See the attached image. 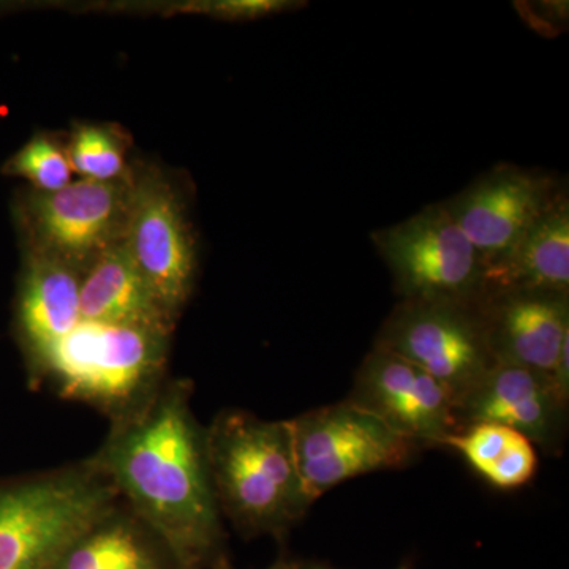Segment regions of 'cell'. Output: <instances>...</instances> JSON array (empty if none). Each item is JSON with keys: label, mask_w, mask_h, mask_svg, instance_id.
<instances>
[{"label": "cell", "mask_w": 569, "mask_h": 569, "mask_svg": "<svg viewBox=\"0 0 569 569\" xmlns=\"http://www.w3.org/2000/svg\"><path fill=\"white\" fill-rule=\"evenodd\" d=\"M80 282L81 271L74 266L22 249L11 326L29 388H37L52 348L81 321Z\"/></svg>", "instance_id": "12"}, {"label": "cell", "mask_w": 569, "mask_h": 569, "mask_svg": "<svg viewBox=\"0 0 569 569\" xmlns=\"http://www.w3.org/2000/svg\"><path fill=\"white\" fill-rule=\"evenodd\" d=\"M118 500L91 458L0 479V569H51L71 539Z\"/></svg>", "instance_id": "4"}, {"label": "cell", "mask_w": 569, "mask_h": 569, "mask_svg": "<svg viewBox=\"0 0 569 569\" xmlns=\"http://www.w3.org/2000/svg\"><path fill=\"white\" fill-rule=\"evenodd\" d=\"M122 242L153 296L179 320L197 279V242L181 193L159 168H132Z\"/></svg>", "instance_id": "9"}, {"label": "cell", "mask_w": 569, "mask_h": 569, "mask_svg": "<svg viewBox=\"0 0 569 569\" xmlns=\"http://www.w3.org/2000/svg\"><path fill=\"white\" fill-rule=\"evenodd\" d=\"M212 569H233V568H231L230 561H228V559H224L223 561H220V563L217 565V567H213Z\"/></svg>", "instance_id": "24"}, {"label": "cell", "mask_w": 569, "mask_h": 569, "mask_svg": "<svg viewBox=\"0 0 569 569\" xmlns=\"http://www.w3.org/2000/svg\"><path fill=\"white\" fill-rule=\"evenodd\" d=\"M459 452L468 466L497 489L526 486L538 470L537 448L509 427L470 425L460 427L440 443Z\"/></svg>", "instance_id": "18"}, {"label": "cell", "mask_w": 569, "mask_h": 569, "mask_svg": "<svg viewBox=\"0 0 569 569\" xmlns=\"http://www.w3.org/2000/svg\"><path fill=\"white\" fill-rule=\"evenodd\" d=\"M348 400L422 449L440 447L460 429L447 389L425 370L381 348L367 353Z\"/></svg>", "instance_id": "11"}, {"label": "cell", "mask_w": 569, "mask_h": 569, "mask_svg": "<svg viewBox=\"0 0 569 569\" xmlns=\"http://www.w3.org/2000/svg\"><path fill=\"white\" fill-rule=\"evenodd\" d=\"M306 496L312 503L348 479L410 466L422 448L350 400L287 421Z\"/></svg>", "instance_id": "6"}, {"label": "cell", "mask_w": 569, "mask_h": 569, "mask_svg": "<svg viewBox=\"0 0 569 569\" xmlns=\"http://www.w3.org/2000/svg\"><path fill=\"white\" fill-rule=\"evenodd\" d=\"M80 316L81 321L142 326L171 335L178 325L153 296L122 241L82 269Z\"/></svg>", "instance_id": "15"}, {"label": "cell", "mask_w": 569, "mask_h": 569, "mask_svg": "<svg viewBox=\"0 0 569 569\" xmlns=\"http://www.w3.org/2000/svg\"><path fill=\"white\" fill-rule=\"evenodd\" d=\"M298 3L283 0H222V2H192L181 6L183 13H201L217 20H257L279 11L295 9Z\"/></svg>", "instance_id": "21"}, {"label": "cell", "mask_w": 569, "mask_h": 569, "mask_svg": "<svg viewBox=\"0 0 569 569\" xmlns=\"http://www.w3.org/2000/svg\"><path fill=\"white\" fill-rule=\"evenodd\" d=\"M130 194L132 170L118 181L81 178L58 192L24 190L14 203L21 247L82 271L97 254L122 241Z\"/></svg>", "instance_id": "7"}, {"label": "cell", "mask_w": 569, "mask_h": 569, "mask_svg": "<svg viewBox=\"0 0 569 569\" xmlns=\"http://www.w3.org/2000/svg\"><path fill=\"white\" fill-rule=\"evenodd\" d=\"M373 347L425 370L447 389L456 407L497 366L479 301L402 299Z\"/></svg>", "instance_id": "5"}, {"label": "cell", "mask_w": 569, "mask_h": 569, "mask_svg": "<svg viewBox=\"0 0 569 569\" xmlns=\"http://www.w3.org/2000/svg\"><path fill=\"white\" fill-rule=\"evenodd\" d=\"M402 299L478 301L485 264L445 203L370 234Z\"/></svg>", "instance_id": "8"}, {"label": "cell", "mask_w": 569, "mask_h": 569, "mask_svg": "<svg viewBox=\"0 0 569 569\" xmlns=\"http://www.w3.org/2000/svg\"><path fill=\"white\" fill-rule=\"evenodd\" d=\"M171 332L80 321L52 348L37 388L86 403L111 422L137 413L167 383Z\"/></svg>", "instance_id": "3"}, {"label": "cell", "mask_w": 569, "mask_h": 569, "mask_svg": "<svg viewBox=\"0 0 569 569\" xmlns=\"http://www.w3.org/2000/svg\"><path fill=\"white\" fill-rule=\"evenodd\" d=\"M460 427L498 425L516 430L548 455L563 447L568 402L545 373L497 365L456 407Z\"/></svg>", "instance_id": "13"}, {"label": "cell", "mask_w": 569, "mask_h": 569, "mask_svg": "<svg viewBox=\"0 0 569 569\" xmlns=\"http://www.w3.org/2000/svg\"><path fill=\"white\" fill-rule=\"evenodd\" d=\"M192 397V381L168 378L137 413L111 422L89 458L182 569H212L227 559L223 518Z\"/></svg>", "instance_id": "1"}, {"label": "cell", "mask_w": 569, "mask_h": 569, "mask_svg": "<svg viewBox=\"0 0 569 569\" xmlns=\"http://www.w3.org/2000/svg\"><path fill=\"white\" fill-rule=\"evenodd\" d=\"M565 193L567 186L552 174L503 163L443 203L486 269L508 254Z\"/></svg>", "instance_id": "10"}, {"label": "cell", "mask_w": 569, "mask_h": 569, "mask_svg": "<svg viewBox=\"0 0 569 569\" xmlns=\"http://www.w3.org/2000/svg\"><path fill=\"white\" fill-rule=\"evenodd\" d=\"M129 132L116 123H74L66 140L73 173L92 181H118L132 170Z\"/></svg>", "instance_id": "19"}, {"label": "cell", "mask_w": 569, "mask_h": 569, "mask_svg": "<svg viewBox=\"0 0 569 569\" xmlns=\"http://www.w3.org/2000/svg\"><path fill=\"white\" fill-rule=\"evenodd\" d=\"M478 301L497 365L550 377L569 340V295L508 291Z\"/></svg>", "instance_id": "14"}, {"label": "cell", "mask_w": 569, "mask_h": 569, "mask_svg": "<svg viewBox=\"0 0 569 569\" xmlns=\"http://www.w3.org/2000/svg\"><path fill=\"white\" fill-rule=\"evenodd\" d=\"M293 569H337L329 567V565L316 563V561H291ZM397 569H415L411 565H402Z\"/></svg>", "instance_id": "22"}, {"label": "cell", "mask_w": 569, "mask_h": 569, "mask_svg": "<svg viewBox=\"0 0 569 569\" xmlns=\"http://www.w3.org/2000/svg\"><path fill=\"white\" fill-rule=\"evenodd\" d=\"M51 569H182L162 539L119 498L80 531Z\"/></svg>", "instance_id": "17"}, {"label": "cell", "mask_w": 569, "mask_h": 569, "mask_svg": "<svg viewBox=\"0 0 569 569\" xmlns=\"http://www.w3.org/2000/svg\"><path fill=\"white\" fill-rule=\"evenodd\" d=\"M508 291L569 295V198L557 201L497 263L488 266L479 298Z\"/></svg>", "instance_id": "16"}, {"label": "cell", "mask_w": 569, "mask_h": 569, "mask_svg": "<svg viewBox=\"0 0 569 569\" xmlns=\"http://www.w3.org/2000/svg\"><path fill=\"white\" fill-rule=\"evenodd\" d=\"M268 569H293V567H291L290 560L282 557V559L277 560L276 563L271 565Z\"/></svg>", "instance_id": "23"}, {"label": "cell", "mask_w": 569, "mask_h": 569, "mask_svg": "<svg viewBox=\"0 0 569 569\" xmlns=\"http://www.w3.org/2000/svg\"><path fill=\"white\" fill-rule=\"evenodd\" d=\"M217 505L244 538L282 539L312 501L296 468L287 421L223 410L204 427Z\"/></svg>", "instance_id": "2"}, {"label": "cell", "mask_w": 569, "mask_h": 569, "mask_svg": "<svg viewBox=\"0 0 569 569\" xmlns=\"http://www.w3.org/2000/svg\"><path fill=\"white\" fill-rule=\"evenodd\" d=\"M2 174L24 179L39 192H58L71 183V168L66 141L58 134L39 132L24 142L2 164Z\"/></svg>", "instance_id": "20"}]
</instances>
